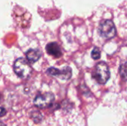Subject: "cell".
I'll return each mask as SVG.
<instances>
[{
    "mask_svg": "<svg viewBox=\"0 0 127 126\" xmlns=\"http://www.w3.org/2000/svg\"><path fill=\"white\" fill-rule=\"evenodd\" d=\"M14 73L22 79L28 78L33 71V68L31 66L30 62L25 58H18L13 63Z\"/></svg>",
    "mask_w": 127,
    "mask_h": 126,
    "instance_id": "1",
    "label": "cell"
},
{
    "mask_svg": "<svg viewBox=\"0 0 127 126\" xmlns=\"http://www.w3.org/2000/svg\"><path fill=\"white\" fill-rule=\"evenodd\" d=\"M92 77L99 84H106L110 78V71L108 65L105 62H98L92 73Z\"/></svg>",
    "mask_w": 127,
    "mask_h": 126,
    "instance_id": "2",
    "label": "cell"
},
{
    "mask_svg": "<svg viewBox=\"0 0 127 126\" xmlns=\"http://www.w3.org/2000/svg\"><path fill=\"white\" fill-rule=\"evenodd\" d=\"M98 33L100 36L106 39H113L117 34V30L114 22L110 19L102 21L98 26Z\"/></svg>",
    "mask_w": 127,
    "mask_h": 126,
    "instance_id": "3",
    "label": "cell"
},
{
    "mask_svg": "<svg viewBox=\"0 0 127 126\" xmlns=\"http://www.w3.org/2000/svg\"><path fill=\"white\" fill-rule=\"evenodd\" d=\"M54 95L52 93L47 92L37 95L33 100V103L34 105L39 108H46L54 103Z\"/></svg>",
    "mask_w": 127,
    "mask_h": 126,
    "instance_id": "4",
    "label": "cell"
},
{
    "mask_svg": "<svg viewBox=\"0 0 127 126\" xmlns=\"http://www.w3.org/2000/svg\"><path fill=\"white\" fill-rule=\"evenodd\" d=\"M46 73L53 77H57L63 80H68L72 76V70L70 67L67 66L63 69H58L54 67L47 69Z\"/></svg>",
    "mask_w": 127,
    "mask_h": 126,
    "instance_id": "5",
    "label": "cell"
},
{
    "mask_svg": "<svg viewBox=\"0 0 127 126\" xmlns=\"http://www.w3.org/2000/svg\"><path fill=\"white\" fill-rule=\"evenodd\" d=\"M45 48H46L47 53L49 55H51L55 58H60L63 55V52H62V50H61L60 45L55 42L48 43L46 45Z\"/></svg>",
    "mask_w": 127,
    "mask_h": 126,
    "instance_id": "6",
    "label": "cell"
},
{
    "mask_svg": "<svg viewBox=\"0 0 127 126\" xmlns=\"http://www.w3.org/2000/svg\"><path fill=\"white\" fill-rule=\"evenodd\" d=\"M26 59L29 62L34 63L37 62L42 56L41 52L37 49H30L25 53Z\"/></svg>",
    "mask_w": 127,
    "mask_h": 126,
    "instance_id": "7",
    "label": "cell"
},
{
    "mask_svg": "<svg viewBox=\"0 0 127 126\" xmlns=\"http://www.w3.org/2000/svg\"><path fill=\"white\" fill-rule=\"evenodd\" d=\"M119 73L121 76V78L126 81L127 79V62H124V63L121 64L120 68H119Z\"/></svg>",
    "mask_w": 127,
    "mask_h": 126,
    "instance_id": "8",
    "label": "cell"
},
{
    "mask_svg": "<svg viewBox=\"0 0 127 126\" xmlns=\"http://www.w3.org/2000/svg\"><path fill=\"white\" fill-rule=\"evenodd\" d=\"M91 56H92V58L95 60H97L100 58V50L98 48H95L92 51V53H91Z\"/></svg>",
    "mask_w": 127,
    "mask_h": 126,
    "instance_id": "9",
    "label": "cell"
},
{
    "mask_svg": "<svg viewBox=\"0 0 127 126\" xmlns=\"http://www.w3.org/2000/svg\"><path fill=\"white\" fill-rule=\"evenodd\" d=\"M7 111L5 110V108H4L3 107H0V117H3L6 114Z\"/></svg>",
    "mask_w": 127,
    "mask_h": 126,
    "instance_id": "10",
    "label": "cell"
},
{
    "mask_svg": "<svg viewBox=\"0 0 127 126\" xmlns=\"http://www.w3.org/2000/svg\"><path fill=\"white\" fill-rule=\"evenodd\" d=\"M0 126H4V125H3L2 123H0Z\"/></svg>",
    "mask_w": 127,
    "mask_h": 126,
    "instance_id": "11",
    "label": "cell"
},
{
    "mask_svg": "<svg viewBox=\"0 0 127 126\" xmlns=\"http://www.w3.org/2000/svg\"><path fill=\"white\" fill-rule=\"evenodd\" d=\"M0 100H1V94H0Z\"/></svg>",
    "mask_w": 127,
    "mask_h": 126,
    "instance_id": "12",
    "label": "cell"
}]
</instances>
